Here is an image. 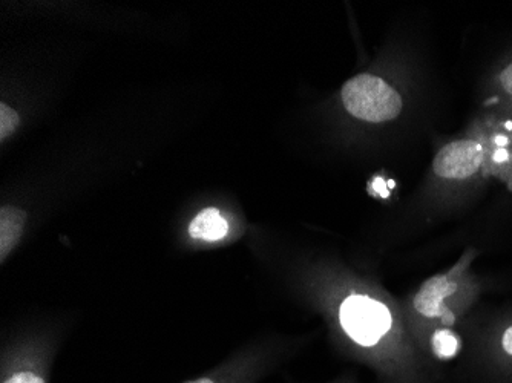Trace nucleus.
Returning a JSON list of instances; mask_svg holds the SVG:
<instances>
[{
  "instance_id": "nucleus-1",
  "label": "nucleus",
  "mask_w": 512,
  "mask_h": 383,
  "mask_svg": "<svg viewBox=\"0 0 512 383\" xmlns=\"http://www.w3.org/2000/svg\"><path fill=\"white\" fill-rule=\"evenodd\" d=\"M471 256L473 252L463 256L459 264L447 275H437L428 279L414 296L416 311L425 318L440 319V322L448 327L453 325L457 319V311L448 302L467 305L468 301L476 298V281L468 275Z\"/></svg>"
},
{
  "instance_id": "nucleus-2",
  "label": "nucleus",
  "mask_w": 512,
  "mask_h": 383,
  "mask_svg": "<svg viewBox=\"0 0 512 383\" xmlns=\"http://www.w3.org/2000/svg\"><path fill=\"white\" fill-rule=\"evenodd\" d=\"M348 114L367 123H387L401 115L404 100L390 83L375 74H359L341 91Z\"/></svg>"
},
{
  "instance_id": "nucleus-3",
  "label": "nucleus",
  "mask_w": 512,
  "mask_h": 383,
  "mask_svg": "<svg viewBox=\"0 0 512 383\" xmlns=\"http://www.w3.org/2000/svg\"><path fill=\"white\" fill-rule=\"evenodd\" d=\"M339 321L348 338L362 347L378 344L391 328V313L387 305L368 296H348L339 310Z\"/></svg>"
},
{
  "instance_id": "nucleus-4",
  "label": "nucleus",
  "mask_w": 512,
  "mask_h": 383,
  "mask_svg": "<svg viewBox=\"0 0 512 383\" xmlns=\"http://www.w3.org/2000/svg\"><path fill=\"white\" fill-rule=\"evenodd\" d=\"M486 105L512 111V50L500 57L483 83Z\"/></svg>"
},
{
  "instance_id": "nucleus-5",
  "label": "nucleus",
  "mask_w": 512,
  "mask_h": 383,
  "mask_svg": "<svg viewBox=\"0 0 512 383\" xmlns=\"http://www.w3.org/2000/svg\"><path fill=\"white\" fill-rule=\"evenodd\" d=\"M227 233H229V223L215 207H209L198 213L189 226V235L197 241H206V243L221 241L226 238Z\"/></svg>"
},
{
  "instance_id": "nucleus-6",
  "label": "nucleus",
  "mask_w": 512,
  "mask_h": 383,
  "mask_svg": "<svg viewBox=\"0 0 512 383\" xmlns=\"http://www.w3.org/2000/svg\"><path fill=\"white\" fill-rule=\"evenodd\" d=\"M431 348H433L434 356L440 361H451L462 350V339L451 328H439L434 331L433 338H431Z\"/></svg>"
},
{
  "instance_id": "nucleus-7",
  "label": "nucleus",
  "mask_w": 512,
  "mask_h": 383,
  "mask_svg": "<svg viewBox=\"0 0 512 383\" xmlns=\"http://www.w3.org/2000/svg\"><path fill=\"white\" fill-rule=\"evenodd\" d=\"M23 226V212L16 209L2 210V258L13 249Z\"/></svg>"
},
{
  "instance_id": "nucleus-8",
  "label": "nucleus",
  "mask_w": 512,
  "mask_h": 383,
  "mask_svg": "<svg viewBox=\"0 0 512 383\" xmlns=\"http://www.w3.org/2000/svg\"><path fill=\"white\" fill-rule=\"evenodd\" d=\"M496 350L503 357V361L512 364V319L500 325L496 333Z\"/></svg>"
},
{
  "instance_id": "nucleus-9",
  "label": "nucleus",
  "mask_w": 512,
  "mask_h": 383,
  "mask_svg": "<svg viewBox=\"0 0 512 383\" xmlns=\"http://www.w3.org/2000/svg\"><path fill=\"white\" fill-rule=\"evenodd\" d=\"M17 123H19V117L16 112L8 106L0 105V138L2 140L16 129Z\"/></svg>"
},
{
  "instance_id": "nucleus-10",
  "label": "nucleus",
  "mask_w": 512,
  "mask_h": 383,
  "mask_svg": "<svg viewBox=\"0 0 512 383\" xmlns=\"http://www.w3.org/2000/svg\"><path fill=\"white\" fill-rule=\"evenodd\" d=\"M2 383H46L36 371L20 370L8 376Z\"/></svg>"
},
{
  "instance_id": "nucleus-11",
  "label": "nucleus",
  "mask_w": 512,
  "mask_h": 383,
  "mask_svg": "<svg viewBox=\"0 0 512 383\" xmlns=\"http://www.w3.org/2000/svg\"><path fill=\"white\" fill-rule=\"evenodd\" d=\"M393 186V183H387L382 177H376L371 183V189H375L376 195L381 198H388L390 195V189L388 187Z\"/></svg>"
},
{
  "instance_id": "nucleus-12",
  "label": "nucleus",
  "mask_w": 512,
  "mask_h": 383,
  "mask_svg": "<svg viewBox=\"0 0 512 383\" xmlns=\"http://www.w3.org/2000/svg\"><path fill=\"white\" fill-rule=\"evenodd\" d=\"M186 383H217V382H214V380H211V379H197V380H192V382H186Z\"/></svg>"
}]
</instances>
